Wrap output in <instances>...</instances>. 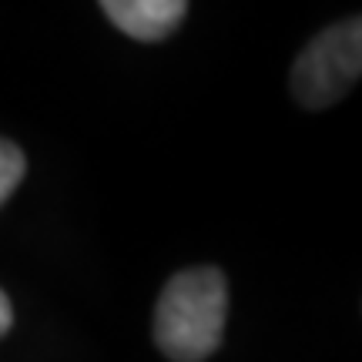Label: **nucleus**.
I'll return each mask as SVG.
<instances>
[{"mask_svg": "<svg viewBox=\"0 0 362 362\" xmlns=\"http://www.w3.org/2000/svg\"><path fill=\"white\" fill-rule=\"evenodd\" d=\"M228 282L221 269L198 265L171 275L155 309V346L171 362H205L221 346Z\"/></svg>", "mask_w": 362, "mask_h": 362, "instance_id": "f257e3e1", "label": "nucleus"}, {"mask_svg": "<svg viewBox=\"0 0 362 362\" xmlns=\"http://www.w3.org/2000/svg\"><path fill=\"white\" fill-rule=\"evenodd\" d=\"M27 175V158L13 141L0 138V205L17 192V185Z\"/></svg>", "mask_w": 362, "mask_h": 362, "instance_id": "20e7f679", "label": "nucleus"}, {"mask_svg": "<svg viewBox=\"0 0 362 362\" xmlns=\"http://www.w3.org/2000/svg\"><path fill=\"white\" fill-rule=\"evenodd\" d=\"M101 11L121 34L155 44L178 30L188 13V4L185 0H104Z\"/></svg>", "mask_w": 362, "mask_h": 362, "instance_id": "7ed1b4c3", "label": "nucleus"}, {"mask_svg": "<svg viewBox=\"0 0 362 362\" xmlns=\"http://www.w3.org/2000/svg\"><path fill=\"white\" fill-rule=\"evenodd\" d=\"M13 325V309H11V298H7V292L0 288V336H7Z\"/></svg>", "mask_w": 362, "mask_h": 362, "instance_id": "39448f33", "label": "nucleus"}, {"mask_svg": "<svg viewBox=\"0 0 362 362\" xmlns=\"http://www.w3.org/2000/svg\"><path fill=\"white\" fill-rule=\"evenodd\" d=\"M362 74V21L349 17L322 30L292 64V94L302 107L322 111L342 101Z\"/></svg>", "mask_w": 362, "mask_h": 362, "instance_id": "f03ea898", "label": "nucleus"}]
</instances>
